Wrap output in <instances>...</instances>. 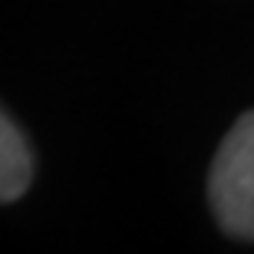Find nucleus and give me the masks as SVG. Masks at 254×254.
Listing matches in <instances>:
<instances>
[{
    "label": "nucleus",
    "mask_w": 254,
    "mask_h": 254,
    "mask_svg": "<svg viewBox=\"0 0 254 254\" xmlns=\"http://www.w3.org/2000/svg\"><path fill=\"white\" fill-rule=\"evenodd\" d=\"M0 132H3L0 135V198L13 201L27 191L30 179H33V155H30L20 129L10 123V116H3Z\"/></svg>",
    "instance_id": "obj_2"
},
{
    "label": "nucleus",
    "mask_w": 254,
    "mask_h": 254,
    "mask_svg": "<svg viewBox=\"0 0 254 254\" xmlns=\"http://www.w3.org/2000/svg\"><path fill=\"white\" fill-rule=\"evenodd\" d=\"M208 198L228 235L254 238V113H245L225 135L211 165Z\"/></svg>",
    "instance_id": "obj_1"
}]
</instances>
